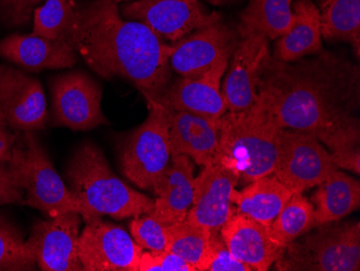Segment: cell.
<instances>
[{
    "instance_id": "44dd1931",
    "label": "cell",
    "mask_w": 360,
    "mask_h": 271,
    "mask_svg": "<svg viewBox=\"0 0 360 271\" xmlns=\"http://www.w3.org/2000/svg\"><path fill=\"white\" fill-rule=\"evenodd\" d=\"M0 58L30 72L72 68L78 61L76 52L68 44L35 34H13L1 40Z\"/></svg>"
},
{
    "instance_id": "ac0fdd59",
    "label": "cell",
    "mask_w": 360,
    "mask_h": 271,
    "mask_svg": "<svg viewBox=\"0 0 360 271\" xmlns=\"http://www.w3.org/2000/svg\"><path fill=\"white\" fill-rule=\"evenodd\" d=\"M167 111L172 156H187L202 167L214 163L219 146L220 118L189 111Z\"/></svg>"
},
{
    "instance_id": "4316f807",
    "label": "cell",
    "mask_w": 360,
    "mask_h": 271,
    "mask_svg": "<svg viewBox=\"0 0 360 271\" xmlns=\"http://www.w3.org/2000/svg\"><path fill=\"white\" fill-rule=\"evenodd\" d=\"M314 227V206L302 193H295L273 220L269 232L274 244L285 248Z\"/></svg>"
},
{
    "instance_id": "7c38bea8",
    "label": "cell",
    "mask_w": 360,
    "mask_h": 271,
    "mask_svg": "<svg viewBox=\"0 0 360 271\" xmlns=\"http://www.w3.org/2000/svg\"><path fill=\"white\" fill-rule=\"evenodd\" d=\"M238 39V30L229 27L222 20L198 28L172 44V72L186 78L202 76L219 61L231 58Z\"/></svg>"
},
{
    "instance_id": "83f0119b",
    "label": "cell",
    "mask_w": 360,
    "mask_h": 271,
    "mask_svg": "<svg viewBox=\"0 0 360 271\" xmlns=\"http://www.w3.org/2000/svg\"><path fill=\"white\" fill-rule=\"evenodd\" d=\"M327 149L338 168L360 173V123L358 117L316 137Z\"/></svg>"
},
{
    "instance_id": "1f68e13d",
    "label": "cell",
    "mask_w": 360,
    "mask_h": 271,
    "mask_svg": "<svg viewBox=\"0 0 360 271\" xmlns=\"http://www.w3.org/2000/svg\"><path fill=\"white\" fill-rule=\"evenodd\" d=\"M169 226L158 220L150 214L133 218L129 222V230L134 241L143 250L161 252L167 248Z\"/></svg>"
},
{
    "instance_id": "cb8c5ba5",
    "label": "cell",
    "mask_w": 360,
    "mask_h": 271,
    "mask_svg": "<svg viewBox=\"0 0 360 271\" xmlns=\"http://www.w3.org/2000/svg\"><path fill=\"white\" fill-rule=\"evenodd\" d=\"M315 225L339 222L359 209L360 183L339 169L329 175L312 197Z\"/></svg>"
},
{
    "instance_id": "3957f363",
    "label": "cell",
    "mask_w": 360,
    "mask_h": 271,
    "mask_svg": "<svg viewBox=\"0 0 360 271\" xmlns=\"http://www.w3.org/2000/svg\"><path fill=\"white\" fill-rule=\"evenodd\" d=\"M282 129L259 99L244 111H226L220 118L214 163L231 170L244 183L268 177L276 165Z\"/></svg>"
},
{
    "instance_id": "d590c367",
    "label": "cell",
    "mask_w": 360,
    "mask_h": 271,
    "mask_svg": "<svg viewBox=\"0 0 360 271\" xmlns=\"http://www.w3.org/2000/svg\"><path fill=\"white\" fill-rule=\"evenodd\" d=\"M25 204V191L9 163H0V206Z\"/></svg>"
},
{
    "instance_id": "f546056e",
    "label": "cell",
    "mask_w": 360,
    "mask_h": 271,
    "mask_svg": "<svg viewBox=\"0 0 360 271\" xmlns=\"http://www.w3.org/2000/svg\"><path fill=\"white\" fill-rule=\"evenodd\" d=\"M36 266L35 256L19 228L0 215V271L35 270Z\"/></svg>"
},
{
    "instance_id": "8992f818",
    "label": "cell",
    "mask_w": 360,
    "mask_h": 271,
    "mask_svg": "<svg viewBox=\"0 0 360 271\" xmlns=\"http://www.w3.org/2000/svg\"><path fill=\"white\" fill-rule=\"evenodd\" d=\"M277 270H360V224L327 222L291 242L275 262Z\"/></svg>"
},
{
    "instance_id": "ffe728a7",
    "label": "cell",
    "mask_w": 360,
    "mask_h": 271,
    "mask_svg": "<svg viewBox=\"0 0 360 271\" xmlns=\"http://www.w3.org/2000/svg\"><path fill=\"white\" fill-rule=\"evenodd\" d=\"M194 165L187 156H172L171 163L153 188L155 199L148 214L165 225L185 220L193 202Z\"/></svg>"
},
{
    "instance_id": "2e32d148",
    "label": "cell",
    "mask_w": 360,
    "mask_h": 271,
    "mask_svg": "<svg viewBox=\"0 0 360 271\" xmlns=\"http://www.w3.org/2000/svg\"><path fill=\"white\" fill-rule=\"evenodd\" d=\"M269 54L268 38L259 34L240 36L221 89L228 111H244L255 104L261 65Z\"/></svg>"
},
{
    "instance_id": "4dcf8cb0",
    "label": "cell",
    "mask_w": 360,
    "mask_h": 271,
    "mask_svg": "<svg viewBox=\"0 0 360 271\" xmlns=\"http://www.w3.org/2000/svg\"><path fill=\"white\" fill-rule=\"evenodd\" d=\"M74 13V0H46L34 11L32 34L60 40Z\"/></svg>"
},
{
    "instance_id": "f35d334b",
    "label": "cell",
    "mask_w": 360,
    "mask_h": 271,
    "mask_svg": "<svg viewBox=\"0 0 360 271\" xmlns=\"http://www.w3.org/2000/svg\"><path fill=\"white\" fill-rule=\"evenodd\" d=\"M117 4H121V3H127V1H133V0H115Z\"/></svg>"
},
{
    "instance_id": "5bb4252c",
    "label": "cell",
    "mask_w": 360,
    "mask_h": 271,
    "mask_svg": "<svg viewBox=\"0 0 360 271\" xmlns=\"http://www.w3.org/2000/svg\"><path fill=\"white\" fill-rule=\"evenodd\" d=\"M0 111L16 132L44 130L48 122V111L39 80L0 64Z\"/></svg>"
},
{
    "instance_id": "484cf974",
    "label": "cell",
    "mask_w": 360,
    "mask_h": 271,
    "mask_svg": "<svg viewBox=\"0 0 360 271\" xmlns=\"http://www.w3.org/2000/svg\"><path fill=\"white\" fill-rule=\"evenodd\" d=\"M316 7L323 38L349 42L359 56L360 0H319Z\"/></svg>"
},
{
    "instance_id": "d6986e66",
    "label": "cell",
    "mask_w": 360,
    "mask_h": 271,
    "mask_svg": "<svg viewBox=\"0 0 360 271\" xmlns=\"http://www.w3.org/2000/svg\"><path fill=\"white\" fill-rule=\"evenodd\" d=\"M219 234L229 251L252 270H269L284 251L271 239L269 227L236 212L220 228Z\"/></svg>"
},
{
    "instance_id": "7a4b0ae2",
    "label": "cell",
    "mask_w": 360,
    "mask_h": 271,
    "mask_svg": "<svg viewBox=\"0 0 360 271\" xmlns=\"http://www.w3.org/2000/svg\"><path fill=\"white\" fill-rule=\"evenodd\" d=\"M60 40L98 76L127 80L146 100L159 101L172 80V44L145 24L123 20L115 0H74V13Z\"/></svg>"
},
{
    "instance_id": "4fadbf2b",
    "label": "cell",
    "mask_w": 360,
    "mask_h": 271,
    "mask_svg": "<svg viewBox=\"0 0 360 271\" xmlns=\"http://www.w3.org/2000/svg\"><path fill=\"white\" fill-rule=\"evenodd\" d=\"M81 215L66 212L32 226L26 240L39 269L44 271H82L78 256Z\"/></svg>"
},
{
    "instance_id": "8fae6325",
    "label": "cell",
    "mask_w": 360,
    "mask_h": 271,
    "mask_svg": "<svg viewBox=\"0 0 360 271\" xmlns=\"http://www.w3.org/2000/svg\"><path fill=\"white\" fill-rule=\"evenodd\" d=\"M143 248L122 227L102 218L86 222L78 238L84 271H139Z\"/></svg>"
},
{
    "instance_id": "30bf717a",
    "label": "cell",
    "mask_w": 360,
    "mask_h": 271,
    "mask_svg": "<svg viewBox=\"0 0 360 271\" xmlns=\"http://www.w3.org/2000/svg\"><path fill=\"white\" fill-rule=\"evenodd\" d=\"M119 10L123 19L145 24L169 44L221 20L219 13H206L200 3L192 0H133L123 3Z\"/></svg>"
},
{
    "instance_id": "52a82bcc",
    "label": "cell",
    "mask_w": 360,
    "mask_h": 271,
    "mask_svg": "<svg viewBox=\"0 0 360 271\" xmlns=\"http://www.w3.org/2000/svg\"><path fill=\"white\" fill-rule=\"evenodd\" d=\"M147 101L146 120L118 139L121 170L129 181L141 189L155 187L171 163L169 111L153 100Z\"/></svg>"
},
{
    "instance_id": "5b68a950",
    "label": "cell",
    "mask_w": 360,
    "mask_h": 271,
    "mask_svg": "<svg viewBox=\"0 0 360 271\" xmlns=\"http://www.w3.org/2000/svg\"><path fill=\"white\" fill-rule=\"evenodd\" d=\"M25 191V204L49 218L77 212L84 222L96 218L66 186L34 132H20L8 161Z\"/></svg>"
},
{
    "instance_id": "74e56055",
    "label": "cell",
    "mask_w": 360,
    "mask_h": 271,
    "mask_svg": "<svg viewBox=\"0 0 360 271\" xmlns=\"http://www.w3.org/2000/svg\"><path fill=\"white\" fill-rule=\"evenodd\" d=\"M210 5L217 6V7H221V6L229 5V4L236 3L238 0H205Z\"/></svg>"
},
{
    "instance_id": "6da1fadb",
    "label": "cell",
    "mask_w": 360,
    "mask_h": 271,
    "mask_svg": "<svg viewBox=\"0 0 360 271\" xmlns=\"http://www.w3.org/2000/svg\"><path fill=\"white\" fill-rule=\"evenodd\" d=\"M257 92L281 127L317 137L356 117L359 68L333 52L296 62L270 53L261 65Z\"/></svg>"
},
{
    "instance_id": "8d00e7d4",
    "label": "cell",
    "mask_w": 360,
    "mask_h": 271,
    "mask_svg": "<svg viewBox=\"0 0 360 271\" xmlns=\"http://www.w3.org/2000/svg\"><path fill=\"white\" fill-rule=\"evenodd\" d=\"M19 134L20 132L12 130L3 113L0 111V163L10 160Z\"/></svg>"
},
{
    "instance_id": "e0dca14e",
    "label": "cell",
    "mask_w": 360,
    "mask_h": 271,
    "mask_svg": "<svg viewBox=\"0 0 360 271\" xmlns=\"http://www.w3.org/2000/svg\"><path fill=\"white\" fill-rule=\"evenodd\" d=\"M230 58L219 61L208 72L196 78H172L159 101L172 111H189L210 118L219 119L226 114V101L220 82L228 70Z\"/></svg>"
},
{
    "instance_id": "7402d4cb",
    "label": "cell",
    "mask_w": 360,
    "mask_h": 271,
    "mask_svg": "<svg viewBox=\"0 0 360 271\" xmlns=\"http://www.w3.org/2000/svg\"><path fill=\"white\" fill-rule=\"evenodd\" d=\"M292 26L278 38L273 58L283 62H296L323 51L319 9L312 0H297L292 4Z\"/></svg>"
},
{
    "instance_id": "d6a6232c",
    "label": "cell",
    "mask_w": 360,
    "mask_h": 271,
    "mask_svg": "<svg viewBox=\"0 0 360 271\" xmlns=\"http://www.w3.org/2000/svg\"><path fill=\"white\" fill-rule=\"evenodd\" d=\"M200 271H252L234 256L224 244L219 232H210V248Z\"/></svg>"
},
{
    "instance_id": "ab89813d",
    "label": "cell",
    "mask_w": 360,
    "mask_h": 271,
    "mask_svg": "<svg viewBox=\"0 0 360 271\" xmlns=\"http://www.w3.org/2000/svg\"><path fill=\"white\" fill-rule=\"evenodd\" d=\"M192 1H194V3H199V0H192Z\"/></svg>"
},
{
    "instance_id": "9c48e42d",
    "label": "cell",
    "mask_w": 360,
    "mask_h": 271,
    "mask_svg": "<svg viewBox=\"0 0 360 271\" xmlns=\"http://www.w3.org/2000/svg\"><path fill=\"white\" fill-rule=\"evenodd\" d=\"M53 103L54 127L72 131H89L108 125L103 113V90L92 77L84 72L58 75L50 82Z\"/></svg>"
},
{
    "instance_id": "603a6c76",
    "label": "cell",
    "mask_w": 360,
    "mask_h": 271,
    "mask_svg": "<svg viewBox=\"0 0 360 271\" xmlns=\"http://www.w3.org/2000/svg\"><path fill=\"white\" fill-rule=\"evenodd\" d=\"M292 194L274 175H268L252 182L240 191L236 190L232 203L236 204V213L270 227Z\"/></svg>"
},
{
    "instance_id": "ba28073f",
    "label": "cell",
    "mask_w": 360,
    "mask_h": 271,
    "mask_svg": "<svg viewBox=\"0 0 360 271\" xmlns=\"http://www.w3.org/2000/svg\"><path fill=\"white\" fill-rule=\"evenodd\" d=\"M338 169L329 151L314 135L282 129L273 175L293 194L321 185Z\"/></svg>"
},
{
    "instance_id": "e575fe53",
    "label": "cell",
    "mask_w": 360,
    "mask_h": 271,
    "mask_svg": "<svg viewBox=\"0 0 360 271\" xmlns=\"http://www.w3.org/2000/svg\"><path fill=\"white\" fill-rule=\"evenodd\" d=\"M44 1L46 0H0V20L11 27L25 25Z\"/></svg>"
},
{
    "instance_id": "277c9868",
    "label": "cell",
    "mask_w": 360,
    "mask_h": 271,
    "mask_svg": "<svg viewBox=\"0 0 360 271\" xmlns=\"http://www.w3.org/2000/svg\"><path fill=\"white\" fill-rule=\"evenodd\" d=\"M68 188L96 220H116L149 213L153 200L121 181L107 163L102 149L93 141L81 144L66 169Z\"/></svg>"
},
{
    "instance_id": "d4e9b609",
    "label": "cell",
    "mask_w": 360,
    "mask_h": 271,
    "mask_svg": "<svg viewBox=\"0 0 360 271\" xmlns=\"http://www.w3.org/2000/svg\"><path fill=\"white\" fill-rule=\"evenodd\" d=\"M293 0H250L243 10L238 36L259 34L268 39H277L288 33L295 17Z\"/></svg>"
},
{
    "instance_id": "9a60e30c",
    "label": "cell",
    "mask_w": 360,
    "mask_h": 271,
    "mask_svg": "<svg viewBox=\"0 0 360 271\" xmlns=\"http://www.w3.org/2000/svg\"><path fill=\"white\" fill-rule=\"evenodd\" d=\"M240 179L217 163L203 167L194 177V195L186 218L210 232H219L233 214L232 199Z\"/></svg>"
},
{
    "instance_id": "f1b7e54d",
    "label": "cell",
    "mask_w": 360,
    "mask_h": 271,
    "mask_svg": "<svg viewBox=\"0 0 360 271\" xmlns=\"http://www.w3.org/2000/svg\"><path fill=\"white\" fill-rule=\"evenodd\" d=\"M167 251L175 253L180 258L200 271L210 248V230L185 220L169 225Z\"/></svg>"
},
{
    "instance_id": "836d02e7",
    "label": "cell",
    "mask_w": 360,
    "mask_h": 271,
    "mask_svg": "<svg viewBox=\"0 0 360 271\" xmlns=\"http://www.w3.org/2000/svg\"><path fill=\"white\" fill-rule=\"evenodd\" d=\"M139 271H195V268L171 251H143Z\"/></svg>"
}]
</instances>
